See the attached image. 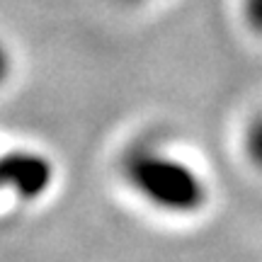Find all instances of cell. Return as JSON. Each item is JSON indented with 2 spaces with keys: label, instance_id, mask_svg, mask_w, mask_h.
I'll list each match as a JSON object with an SVG mask.
<instances>
[{
  "label": "cell",
  "instance_id": "cell-3",
  "mask_svg": "<svg viewBox=\"0 0 262 262\" xmlns=\"http://www.w3.org/2000/svg\"><path fill=\"white\" fill-rule=\"evenodd\" d=\"M238 8H241V22L245 25V29L262 39V0H238Z\"/></svg>",
  "mask_w": 262,
  "mask_h": 262
},
{
  "label": "cell",
  "instance_id": "cell-1",
  "mask_svg": "<svg viewBox=\"0 0 262 262\" xmlns=\"http://www.w3.org/2000/svg\"><path fill=\"white\" fill-rule=\"evenodd\" d=\"M124 182L148 206L170 216H194L209 202L202 170L185 156L153 141H139L119 163Z\"/></svg>",
  "mask_w": 262,
  "mask_h": 262
},
{
  "label": "cell",
  "instance_id": "cell-6",
  "mask_svg": "<svg viewBox=\"0 0 262 262\" xmlns=\"http://www.w3.org/2000/svg\"><path fill=\"white\" fill-rule=\"evenodd\" d=\"M119 5H126V8H139V5H148L153 0H117Z\"/></svg>",
  "mask_w": 262,
  "mask_h": 262
},
{
  "label": "cell",
  "instance_id": "cell-2",
  "mask_svg": "<svg viewBox=\"0 0 262 262\" xmlns=\"http://www.w3.org/2000/svg\"><path fill=\"white\" fill-rule=\"evenodd\" d=\"M56 168L47 153L34 148H10L0 153V194L19 202H37L54 187Z\"/></svg>",
  "mask_w": 262,
  "mask_h": 262
},
{
  "label": "cell",
  "instance_id": "cell-4",
  "mask_svg": "<svg viewBox=\"0 0 262 262\" xmlns=\"http://www.w3.org/2000/svg\"><path fill=\"white\" fill-rule=\"evenodd\" d=\"M245 153L255 168L262 170V114H257L245 131Z\"/></svg>",
  "mask_w": 262,
  "mask_h": 262
},
{
  "label": "cell",
  "instance_id": "cell-5",
  "mask_svg": "<svg viewBox=\"0 0 262 262\" xmlns=\"http://www.w3.org/2000/svg\"><path fill=\"white\" fill-rule=\"evenodd\" d=\"M15 73V54L5 39L0 37V88L10 83V78Z\"/></svg>",
  "mask_w": 262,
  "mask_h": 262
}]
</instances>
